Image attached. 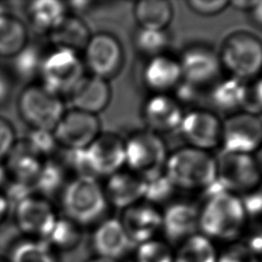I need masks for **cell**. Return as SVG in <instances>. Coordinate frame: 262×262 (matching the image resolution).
I'll list each match as a JSON object with an SVG mask.
<instances>
[{
    "label": "cell",
    "instance_id": "obj_1",
    "mask_svg": "<svg viewBox=\"0 0 262 262\" xmlns=\"http://www.w3.org/2000/svg\"><path fill=\"white\" fill-rule=\"evenodd\" d=\"M199 208V231L212 242H234L246 228L248 215L242 198L223 190L217 182Z\"/></svg>",
    "mask_w": 262,
    "mask_h": 262
},
{
    "label": "cell",
    "instance_id": "obj_2",
    "mask_svg": "<svg viewBox=\"0 0 262 262\" xmlns=\"http://www.w3.org/2000/svg\"><path fill=\"white\" fill-rule=\"evenodd\" d=\"M164 173L176 189L207 190L216 183V158L186 145L168 155Z\"/></svg>",
    "mask_w": 262,
    "mask_h": 262
},
{
    "label": "cell",
    "instance_id": "obj_3",
    "mask_svg": "<svg viewBox=\"0 0 262 262\" xmlns=\"http://www.w3.org/2000/svg\"><path fill=\"white\" fill-rule=\"evenodd\" d=\"M107 206L103 188L94 177L77 176L61 191L64 217L80 227L103 220Z\"/></svg>",
    "mask_w": 262,
    "mask_h": 262
},
{
    "label": "cell",
    "instance_id": "obj_4",
    "mask_svg": "<svg viewBox=\"0 0 262 262\" xmlns=\"http://www.w3.org/2000/svg\"><path fill=\"white\" fill-rule=\"evenodd\" d=\"M222 70L243 82L262 75V40L248 31L228 34L218 52Z\"/></svg>",
    "mask_w": 262,
    "mask_h": 262
},
{
    "label": "cell",
    "instance_id": "obj_5",
    "mask_svg": "<svg viewBox=\"0 0 262 262\" xmlns=\"http://www.w3.org/2000/svg\"><path fill=\"white\" fill-rule=\"evenodd\" d=\"M167 158L161 135L149 130L134 132L125 140V165L144 180L163 173Z\"/></svg>",
    "mask_w": 262,
    "mask_h": 262
},
{
    "label": "cell",
    "instance_id": "obj_6",
    "mask_svg": "<svg viewBox=\"0 0 262 262\" xmlns=\"http://www.w3.org/2000/svg\"><path fill=\"white\" fill-rule=\"evenodd\" d=\"M17 112L31 129L53 131L66 110L60 96L41 84H29L17 96Z\"/></svg>",
    "mask_w": 262,
    "mask_h": 262
},
{
    "label": "cell",
    "instance_id": "obj_7",
    "mask_svg": "<svg viewBox=\"0 0 262 262\" xmlns=\"http://www.w3.org/2000/svg\"><path fill=\"white\" fill-rule=\"evenodd\" d=\"M84 68L79 52L55 47L44 55L39 75L41 85L58 96L68 95L74 85L85 75Z\"/></svg>",
    "mask_w": 262,
    "mask_h": 262
},
{
    "label": "cell",
    "instance_id": "obj_8",
    "mask_svg": "<svg viewBox=\"0 0 262 262\" xmlns=\"http://www.w3.org/2000/svg\"><path fill=\"white\" fill-rule=\"evenodd\" d=\"M216 167L217 184L238 196L257 189L262 182L253 155L221 151L216 158Z\"/></svg>",
    "mask_w": 262,
    "mask_h": 262
},
{
    "label": "cell",
    "instance_id": "obj_9",
    "mask_svg": "<svg viewBox=\"0 0 262 262\" xmlns=\"http://www.w3.org/2000/svg\"><path fill=\"white\" fill-rule=\"evenodd\" d=\"M177 59L182 81L199 90L210 88L220 79L222 67L218 52L208 45H189Z\"/></svg>",
    "mask_w": 262,
    "mask_h": 262
},
{
    "label": "cell",
    "instance_id": "obj_10",
    "mask_svg": "<svg viewBox=\"0 0 262 262\" xmlns=\"http://www.w3.org/2000/svg\"><path fill=\"white\" fill-rule=\"evenodd\" d=\"M262 145V119L244 111L222 121V151L253 155Z\"/></svg>",
    "mask_w": 262,
    "mask_h": 262
},
{
    "label": "cell",
    "instance_id": "obj_11",
    "mask_svg": "<svg viewBox=\"0 0 262 262\" xmlns=\"http://www.w3.org/2000/svg\"><path fill=\"white\" fill-rule=\"evenodd\" d=\"M84 67L90 75L108 80L115 77L123 66V48L112 34L99 32L91 35L84 48Z\"/></svg>",
    "mask_w": 262,
    "mask_h": 262
},
{
    "label": "cell",
    "instance_id": "obj_12",
    "mask_svg": "<svg viewBox=\"0 0 262 262\" xmlns=\"http://www.w3.org/2000/svg\"><path fill=\"white\" fill-rule=\"evenodd\" d=\"M178 130L187 146L210 151L221 143L222 121L210 110L194 108L187 112Z\"/></svg>",
    "mask_w": 262,
    "mask_h": 262
},
{
    "label": "cell",
    "instance_id": "obj_13",
    "mask_svg": "<svg viewBox=\"0 0 262 262\" xmlns=\"http://www.w3.org/2000/svg\"><path fill=\"white\" fill-rule=\"evenodd\" d=\"M52 132L63 148H86L100 134V122L96 115L71 108L64 112Z\"/></svg>",
    "mask_w": 262,
    "mask_h": 262
},
{
    "label": "cell",
    "instance_id": "obj_14",
    "mask_svg": "<svg viewBox=\"0 0 262 262\" xmlns=\"http://www.w3.org/2000/svg\"><path fill=\"white\" fill-rule=\"evenodd\" d=\"M92 177H107L125 165V140L115 133H100L86 148Z\"/></svg>",
    "mask_w": 262,
    "mask_h": 262
},
{
    "label": "cell",
    "instance_id": "obj_15",
    "mask_svg": "<svg viewBox=\"0 0 262 262\" xmlns=\"http://www.w3.org/2000/svg\"><path fill=\"white\" fill-rule=\"evenodd\" d=\"M57 218L51 203L40 195L32 194L14 206L15 224L34 238L45 239Z\"/></svg>",
    "mask_w": 262,
    "mask_h": 262
},
{
    "label": "cell",
    "instance_id": "obj_16",
    "mask_svg": "<svg viewBox=\"0 0 262 262\" xmlns=\"http://www.w3.org/2000/svg\"><path fill=\"white\" fill-rule=\"evenodd\" d=\"M122 211L120 221L132 245L157 238L162 232V212L158 207L142 200Z\"/></svg>",
    "mask_w": 262,
    "mask_h": 262
},
{
    "label": "cell",
    "instance_id": "obj_17",
    "mask_svg": "<svg viewBox=\"0 0 262 262\" xmlns=\"http://www.w3.org/2000/svg\"><path fill=\"white\" fill-rule=\"evenodd\" d=\"M147 130L161 135L179 129L184 113L180 102L169 94H152L142 107Z\"/></svg>",
    "mask_w": 262,
    "mask_h": 262
},
{
    "label": "cell",
    "instance_id": "obj_18",
    "mask_svg": "<svg viewBox=\"0 0 262 262\" xmlns=\"http://www.w3.org/2000/svg\"><path fill=\"white\" fill-rule=\"evenodd\" d=\"M199 231V207L184 201L170 203L162 212V232L166 242L180 244Z\"/></svg>",
    "mask_w": 262,
    "mask_h": 262
},
{
    "label": "cell",
    "instance_id": "obj_19",
    "mask_svg": "<svg viewBox=\"0 0 262 262\" xmlns=\"http://www.w3.org/2000/svg\"><path fill=\"white\" fill-rule=\"evenodd\" d=\"M132 244L117 218H104L95 225L91 234V248L97 257L119 261L130 252Z\"/></svg>",
    "mask_w": 262,
    "mask_h": 262
},
{
    "label": "cell",
    "instance_id": "obj_20",
    "mask_svg": "<svg viewBox=\"0 0 262 262\" xmlns=\"http://www.w3.org/2000/svg\"><path fill=\"white\" fill-rule=\"evenodd\" d=\"M72 108L96 115L105 110L111 101L112 92L106 80L84 75L68 94Z\"/></svg>",
    "mask_w": 262,
    "mask_h": 262
},
{
    "label": "cell",
    "instance_id": "obj_21",
    "mask_svg": "<svg viewBox=\"0 0 262 262\" xmlns=\"http://www.w3.org/2000/svg\"><path fill=\"white\" fill-rule=\"evenodd\" d=\"M102 188L107 204L124 210L143 200L145 180L128 169H121L106 177Z\"/></svg>",
    "mask_w": 262,
    "mask_h": 262
},
{
    "label": "cell",
    "instance_id": "obj_22",
    "mask_svg": "<svg viewBox=\"0 0 262 262\" xmlns=\"http://www.w3.org/2000/svg\"><path fill=\"white\" fill-rule=\"evenodd\" d=\"M181 80V71L177 58L166 53L147 59L143 70V81L154 94H169L178 86Z\"/></svg>",
    "mask_w": 262,
    "mask_h": 262
},
{
    "label": "cell",
    "instance_id": "obj_23",
    "mask_svg": "<svg viewBox=\"0 0 262 262\" xmlns=\"http://www.w3.org/2000/svg\"><path fill=\"white\" fill-rule=\"evenodd\" d=\"M245 82L228 77L219 79L209 88L208 99L212 107L227 115L242 111Z\"/></svg>",
    "mask_w": 262,
    "mask_h": 262
},
{
    "label": "cell",
    "instance_id": "obj_24",
    "mask_svg": "<svg viewBox=\"0 0 262 262\" xmlns=\"http://www.w3.org/2000/svg\"><path fill=\"white\" fill-rule=\"evenodd\" d=\"M48 34L55 47L76 52L83 51L91 37L87 24L81 17L70 14H67L62 21Z\"/></svg>",
    "mask_w": 262,
    "mask_h": 262
},
{
    "label": "cell",
    "instance_id": "obj_25",
    "mask_svg": "<svg viewBox=\"0 0 262 262\" xmlns=\"http://www.w3.org/2000/svg\"><path fill=\"white\" fill-rule=\"evenodd\" d=\"M7 164L5 165L8 174L13 176V179L29 183H33L42 167L40 157L36 156L23 141H16L10 152L8 154Z\"/></svg>",
    "mask_w": 262,
    "mask_h": 262
},
{
    "label": "cell",
    "instance_id": "obj_26",
    "mask_svg": "<svg viewBox=\"0 0 262 262\" xmlns=\"http://www.w3.org/2000/svg\"><path fill=\"white\" fill-rule=\"evenodd\" d=\"M133 13L139 28L165 31L172 20L173 7L167 0H142L135 3Z\"/></svg>",
    "mask_w": 262,
    "mask_h": 262
},
{
    "label": "cell",
    "instance_id": "obj_27",
    "mask_svg": "<svg viewBox=\"0 0 262 262\" xmlns=\"http://www.w3.org/2000/svg\"><path fill=\"white\" fill-rule=\"evenodd\" d=\"M27 17L34 29L49 33L67 16L64 4L56 0L32 1L26 7Z\"/></svg>",
    "mask_w": 262,
    "mask_h": 262
},
{
    "label": "cell",
    "instance_id": "obj_28",
    "mask_svg": "<svg viewBox=\"0 0 262 262\" xmlns=\"http://www.w3.org/2000/svg\"><path fill=\"white\" fill-rule=\"evenodd\" d=\"M28 43L26 25L9 11L0 15V56L11 58Z\"/></svg>",
    "mask_w": 262,
    "mask_h": 262
},
{
    "label": "cell",
    "instance_id": "obj_29",
    "mask_svg": "<svg viewBox=\"0 0 262 262\" xmlns=\"http://www.w3.org/2000/svg\"><path fill=\"white\" fill-rule=\"evenodd\" d=\"M218 251L210 238L198 232L174 250V262H217Z\"/></svg>",
    "mask_w": 262,
    "mask_h": 262
},
{
    "label": "cell",
    "instance_id": "obj_30",
    "mask_svg": "<svg viewBox=\"0 0 262 262\" xmlns=\"http://www.w3.org/2000/svg\"><path fill=\"white\" fill-rule=\"evenodd\" d=\"M45 53L36 44L28 43L10 59V76L18 80L31 81L40 75Z\"/></svg>",
    "mask_w": 262,
    "mask_h": 262
},
{
    "label": "cell",
    "instance_id": "obj_31",
    "mask_svg": "<svg viewBox=\"0 0 262 262\" xmlns=\"http://www.w3.org/2000/svg\"><path fill=\"white\" fill-rule=\"evenodd\" d=\"M66 171L62 164L54 161H47L42 167L33 183L34 190L38 191L40 196H53L55 193L62 191L66 186Z\"/></svg>",
    "mask_w": 262,
    "mask_h": 262
},
{
    "label": "cell",
    "instance_id": "obj_32",
    "mask_svg": "<svg viewBox=\"0 0 262 262\" xmlns=\"http://www.w3.org/2000/svg\"><path fill=\"white\" fill-rule=\"evenodd\" d=\"M133 44L138 53L147 58L166 54L170 44L169 35L165 31L138 28L133 37Z\"/></svg>",
    "mask_w": 262,
    "mask_h": 262
},
{
    "label": "cell",
    "instance_id": "obj_33",
    "mask_svg": "<svg viewBox=\"0 0 262 262\" xmlns=\"http://www.w3.org/2000/svg\"><path fill=\"white\" fill-rule=\"evenodd\" d=\"M11 262H57L52 248L40 238L26 239L15 246Z\"/></svg>",
    "mask_w": 262,
    "mask_h": 262
},
{
    "label": "cell",
    "instance_id": "obj_34",
    "mask_svg": "<svg viewBox=\"0 0 262 262\" xmlns=\"http://www.w3.org/2000/svg\"><path fill=\"white\" fill-rule=\"evenodd\" d=\"M81 239V227L70 219L57 218L52 229L45 237L51 248L70 250L78 245Z\"/></svg>",
    "mask_w": 262,
    "mask_h": 262
},
{
    "label": "cell",
    "instance_id": "obj_35",
    "mask_svg": "<svg viewBox=\"0 0 262 262\" xmlns=\"http://www.w3.org/2000/svg\"><path fill=\"white\" fill-rule=\"evenodd\" d=\"M132 262H174L171 245L159 237L136 245Z\"/></svg>",
    "mask_w": 262,
    "mask_h": 262
},
{
    "label": "cell",
    "instance_id": "obj_36",
    "mask_svg": "<svg viewBox=\"0 0 262 262\" xmlns=\"http://www.w3.org/2000/svg\"><path fill=\"white\" fill-rule=\"evenodd\" d=\"M175 189V186L163 172L145 180L143 201L157 207V205L167 202L173 195Z\"/></svg>",
    "mask_w": 262,
    "mask_h": 262
},
{
    "label": "cell",
    "instance_id": "obj_37",
    "mask_svg": "<svg viewBox=\"0 0 262 262\" xmlns=\"http://www.w3.org/2000/svg\"><path fill=\"white\" fill-rule=\"evenodd\" d=\"M24 141L28 147L40 158L52 154L58 145L53 132L43 129H31Z\"/></svg>",
    "mask_w": 262,
    "mask_h": 262
},
{
    "label": "cell",
    "instance_id": "obj_38",
    "mask_svg": "<svg viewBox=\"0 0 262 262\" xmlns=\"http://www.w3.org/2000/svg\"><path fill=\"white\" fill-rule=\"evenodd\" d=\"M242 111L257 116L262 114V75L245 82Z\"/></svg>",
    "mask_w": 262,
    "mask_h": 262
},
{
    "label": "cell",
    "instance_id": "obj_39",
    "mask_svg": "<svg viewBox=\"0 0 262 262\" xmlns=\"http://www.w3.org/2000/svg\"><path fill=\"white\" fill-rule=\"evenodd\" d=\"M62 156L63 167H67L73 172H76L77 176L92 177L89 170L85 148H64Z\"/></svg>",
    "mask_w": 262,
    "mask_h": 262
},
{
    "label": "cell",
    "instance_id": "obj_40",
    "mask_svg": "<svg viewBox=\"0 0 262 262\" xmlns=\"http://www.w3.org/2000/svg\"><path fill=\"white\" fill-rule=\"evenodd\" d=\"M188 8L203 16L215 15L222 12L228 5L229 1L227 0H188L186 1Z\"/></svg>",
    "mask_w": 262,
    "mask_h": 262
},
{
    "label": "cell",
    "instance_id": "obj_41",
    "mask_svg": "<svg viewBox=\"0 0 262 262\" xmlns=\"http://www.w3.org/2000/svg\"><path fill=\"white\" fill-rule=\"evenodd\" d=\"M33 192L34 188L31 184L15 179L8 181L5 184V190L3 191L8 204H14V206L28 196L32 195Z\"/></svg>",
    "mask_w": 262,
    "mask_h": 262
},
{
    "label": "cell",
    "instance_id": "obj_42",
    "mask_svg": "<svg viewBox=\"0 0 262 262\" xmlns=\"http://www.w3.org/2000/svg\"><path fill=\"white\" fill-rule=\"evenodd\" d=\"M16 143L15 129L7 119L0 117V163Z\"/></svg>",
    "mask_w": 262,
    "mask_h": 262
},
{
    "label": "cell",
    "instance_id": "obj_43",
    "mask_svg": "<svg viewBox=\"0 0 262 262\" xmlns=\"http://www.w3.org/2000/svg\"><path fill=\"white\" fill-rule=\"evenodd\" d=\"M12 84L13 82L10 74L0 70V106L9 100L12 91Z\"/></svg>",
    "mask_w": 262,
    "mask_h": 262
},
{
    "label": "cell",
    "instance_id": "obj_44",
    "mask_svg": "<svg viewBox=\"0 0 262 262\" xmlns=\"http://www.w3.org/2000/svg\"><path fill=\"white\" fill-rule=\"evenodd\" d=\"M251 23L258 29L262 30V1H256L253 7L248 11Z\"/></svg>",
    "mask_w": 262,
    "mask_h": 262
},
{
    "label": "cell",
    "instance_id": "obj_45",
    "mask_svg": "<svg viewBox=\"0 0 262 262\" xmlns=\"http://www.w3.org/2000/svg\"><path fill=\"white\" fill-rule=\"evenodd\" d=\"M255 2L256 1H248V0L247 1H233V2H229V5H233L237 9L249 11L253 7Z\"/></svg>",
    "mask_w": 262,
    "mask_h": 262
},
{
    "label": "cell",
    "instance_id": "obj_46",
    "mask_svg": "<svg viewBox=\"0 0 262 262\" xmlns=\"http://www.w3.org/2000/svg\"><path fill=\"white\" fill-rule=\"evenodd\" d=\"M8 207H9V204H8L3 191L0 190V220H2L4 218V216L6 215Z\"/></svg>",
    "mask_w": 262,
    "mask_h": 262
},
{
    "label": "cell",
    "instance_id": "obj_47",
    "mask_svg": "<svg viewBox=\"0 0 262 262\" xmlns=\"http://www.w3.org/2000/svg\"><path fill=\"white\" fill-rule=\"evenodd\" d=\"M253 158H254V160L256 162V165L259 169V172L262 176V145L253 154Z\"/></svg>",
    "mask_w": 262,
    "mask_h": 262
},
{
    "label": "cell",
    "instance_id": "obj_48",
    "mask_svg": "<svg viewBox=\"0 0 262 262\" xmlns=\"http://www.w3.org/2000/svg\"><path fill=\"white\" fill-rule=\"evenodd\" d=\"M7 177H8V171L6 167L0 163V187L4 186L8 182Z\"/></svg>",
    "mask_w": 262,
    "mask_h": 262
},
{
    "label": "cell",
    "instance_id": "obj_49",
    "mask_svg": "<svg viewBox=\"0 0 262 262\" xmlns=\"http://www.w3.org/2000/svg\"><path fill=\"white\" fill-rule=\"evenodd\" d=\"M86 262H119V261H116V260H112V259H107V258H102V257H97V256H94V257H92L91 259L87 260Z\"/></svg>",
    "mask_w": 262,
    "mask_h": 262
},
{
    "label": "cell",
    "instance_id": "obj_50",
    "mask_svg": "<svg viewBox=\"0 0 262 262\" xmlns=\"http://www.w3.org/2000/svg\"><path fill=\"white\" fill-rule=\"evenodd\" d=\"M6 12H8V9H7L3 4L0 3V15L4 14V13H6Z\"/></svg>",
    "mask_w": 262,
    "mask_h": 262
}]
</instances>
